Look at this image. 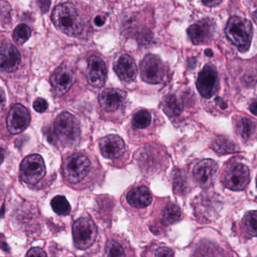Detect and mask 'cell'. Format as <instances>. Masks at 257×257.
Segmentation results:
<instances>
[{"label":"cell","mask_w":257,"mask_h":257,"mask_svg":"<svg viewBox=\"0 0 257 257\" xmlns=\"http://www.w3.org/2000/svg\"><path fill=\"white\" fill-rule=\"evenodd\" d=\"M51 20L56 28L69 36L79 35L84 28L82 18L69 3L59 5L53 11Z\"/></svg>","instance_id":"obj_1"},{"label":"cell","mask_w":257,"mask_h":257,"mask_svg":"<svg viewBox=\"0 0 257 257\" xmlns=\"http://www.w3.org/2000/svg\"><path fill=\"white\" fill-rule=\"evenodd\" d=\"M226 37L241 52L250 48L253 39V29L251 23L241 17H232L228 21L225 30Z\"/></svg>","instance_id":"obj_2"},{"label":"cell","mask_w":257,"mask_h":257,"mask_svg":"<svg viewBox=\"0 0 257 257\" xmlns=\"http://www.w3.org/2000/svg\"><path fill=\"white\" fill-rule=\"evenodd\" d=\"M54 133L63 146L72 148L79 142L81 136L79 123L69 113H61L54 122Z\"/></svg>","instance_id":"obj_3"},{"label":"cell","mask_w":257,"mask_h":257,"mask_svg":"<svg viewBox=\"0 0 257 257\" xmlns=\"http://www.w3.org/2000/svg\"><path fill=\"white\" fill-rule=\"evenodd\" d=\"M98 229L95 223L88 217H81L72 226L74 244L79 250H86L92 246L97 238Z\"/></svg>","instance_id":"obj_4"},{"label":"cell","mask_w":257,"mask_h":257,"mask_svg":"<svg viewBox=\"0 0 257 257\" xmlns=\"http://www.w3.org/2000/svg\"><path fill=\"white\" fill-rule=\"evenodd\" d=\"M91 162L83 154H74L66 159L63 166V173L66 181L70 184L81 182L89 173Z\"/></svg>","instance_id":"obj_5"},{"label":"cell","mask_w":257,"mask_h":257,"mask_svg":"<svg viewBox=\"0 0 257 257\" xmlns=\"http://www.w3.org/2000/svg\"><path fill=\"white\" fill-rule=\"evenodd\" d=\"M223 185L229 190L240 191L247 187L250 182V171L242 163L229 165L223 172Z\"/></svg>","instance_id":"obj_6"},{"label":"cell","mask_w":257,"mask_h":257,"mask_svg":"<svg viewBox=\"0 0 257 257\" xmlns=\"http://www.w3.org/2000/svg\"><path fill=\"white\" fill-rule=\"evenodd\" d=\"M45 173V163L39 154L27 156L21 163L20 174L23 181L27 184H36L43 178Z\"/></svg>","instance_id":"obj_7"},{"label":"cell","mask_w":257,"mask_h":257,"mask_svg":"<svg viewBox=\"0 0 257 257\" xmlns=\"http://www.w3.org/2000/svg\"><path fill=\"white\" fill-rule=\"evenodd\" d=\"M142 79L149 84H157L162 82L165 76V67L157 56L148 54L140 64Z\"/></svg>","instance_id":"obj_8"},{"label":"cell","mask_w":257,"mask_h":257,"mask_svg":"<svg viewBox=\"0 0 257 257\" xmlns=\"http://www.w3.org/2000/svg\"><path fill=\"white\" fill-rule=\"evenodd\" d=\"M219 86V75L214 65L208 63L205 66L198 77L196 87L201 96L206 99L212 97Z\"/></svg>","instance_id":"obj_9"},{"label":"cell","mask_w":257,"mask_h":257,"mask_svg":"<svg viewBox=\"0 0 257 257\" xmlns=\"http://www.w3.org/2000/svg\"><path fill=\"white\" fill-rule=\"evenodd\" d=\"M215 30L216 24L214 20L205 18L190 26L187 33L193 44L204 45L212 39Z\"/></svg>","instance_id":"obj_10"},{"label":"cell","mask_w":257,"mask_h":257,"mask_svg":"<svg viewBox=\"0 0 257 257\" xmlns=\"http://www.w3.org/2000/svg\"><path fill=\"white\" fill-rule=\"evenodd\" d=\"M218 171V166L214 160L207 159L201 160L193 169L195 181L201 187L207 188L214 182Z\"/></svg>","instance_id":"obj_11"},{"label":"cell","mask_w":257,"mask_h":257,"mask_svg":"<svg viewBox=\"0 0 257 257\" xmlns=\"http://www.w3.org/2000/svg\"><path fill=\"white\" fill-rule=\"evenodd\" d=\"M30 123V115L25 107L16 104L12 107L8 114L7 128L13 135L19 134L28 127Z\"/></svg>","instance_id":"obj_12"},{"label":"cell","mask_w":257,"mask_h":257,"mask_svg":"<svg viewBox=\"0 0 257 257\" xmlns=\"http://www.w3.org/2000/svg\"><path fill=\"white\" fill-rule=\"evenodd\" d=\"M75 81L73 71L66 66L59 67L51 77L53 90L57 96H63L70 89Z\"/></svg>","instance_id":"obj_13"},{"label":"cell","mask_w":257,"mask_h":257,"mask_svg":"<svg viewBox=\"0 0 257 257\" xmlns=\"http://www.w3.org/2000/svg\"><path fill=\"white\" fill-rule=\"evenodd\" d=\"M126 93L119 89L110 88L104 90L99 96L101 108L106 111H116L125 106Z\"/></svg>","instance_id":"obj_14"},{"label":"cell","mask_w":257,"mask_h":257,"mask_svg":"<svg viewBox=\"0 0 257 257\" xmlns=\"http://www.w3.org/2000/svg\"><path fill=\"white\" fill-rule=\"evenodd\" d=\"M107 69L104 60L98 56H92L89 60L87 78L89 84L95 87H101L105 84Z\"/></svg>","instance_id":"obj_15"},{"label":"cell","mask_w":257,"mask_h":257,"mask_svg":"<svg viewBox=\"0 0 257 257\" xmlns=\"http://www.w3.org/2000/svg\"><path fill=\"white\" fill-rule=\"evenodd\" d=\"M99 145L102 155L110 160L119 158L126 151L123 139L116 135H110L103 138L100 141Z\"/></svg>","instance_id":"obj_16"},{"label":"cell","mask_w":257,"mask_h":257,"mask_svg":"<svg viewBox=\"0 0 257 257\" xmlns=\"http://www.w3.org/2000/svg\"><path fill=\"white\" fill-rule=\"evenodd\" d=\"M116 75L122 81L131 82L135 79L137 75V68L134 60L128 55H122L114 64Z\"/></svg>","instance_id":"obj_17"},{"label":"cell","mask_w":257,"mask_h":257,"mask_svg":"<svg viewBox=\"0 0 257 257\" xmlns=\"http://www.w3.org/2000/svg\"><path fill=\"white\" fill-rule=\"evenodd\" d=\"M20 62L21 54L15 46L10 44L2 45L1 69L3 72H15L18 69Z\"/></svg>","instance_id":"obj_18"},{"label":"cell","mask_w":257,"mask_h":257,"mask_svg":"<svg viewBox=\"0 0 257 257\" xmlns=\"http://www.w3.org/2000/svg\"><path fill=\"white\" fill-rule=\"evenodd\" d=\"M152 195L147 187L144 186L131 189L126 196L127 202L135 208H146L152 202Z\"/></svg>","instance_id":"obj_19"},{"label":"cell","mask_w":257,"mask_h":257,"mask_svg":"<svg viewBox=\"0 0 257 257\" xmlns=\"http://www.w3.org/2000/svg\"><path fill=\"white\" fill-rule=\"evenodd\" d=\"M106 251L107 257H131L129 246L118 237H114L107 241Z\"/></svg>","instance_id":"obj_20"},{"label":"cell","mask_w":257,"mask_h":257,"mask_svg":"<svg viewBox=\"0 0 257 257\" xmlns=\"http://www.w3.org/2000/svg\"><path fill=\"white\" fill-rule=\"evenodd\" d=\"M162 108L164 113L169 117H178L182 113L184 105L178 96L169 94L164 97Z\"/></svg>","instance_id":"obj_21"},{"label":"cell","mask_w":257,"mask_h":257,"mask_svg":"<svg viewBox=\"0 0 257 257\" xmlns=\"http://www.w3.org/2000/svg\"><path fill=\"white\" fill-rule=\"evenodd\" d=\"M238 134L244 141H249L256 133V126L254 122L247 117H239L236 122Z\"/></svg>","instance_id":"obj_22"},{"label":"cell","mask_w":257,"mask_h":257,"mask_svg":"<svg viewBox=\"0 0 257 257\" xmlns=\"http://www.w3.org/2000/svg\"><path fill=\"white\" fill-rule=\"evenodd\" d=\"M182 217L181 208L175 204H168L164 207L161 214L162 223L166 226L174 224L179 221Z\"/></svg>","instance_id":"obj_23"},{"label":"cell","mask_w":257,"mask_h":257,"mask_svg":"<svg viewBox=\"0 0 257 257\" xmlns=\"http://www.w3.org/2000/svg\"><path fill=\"white\" fill-rule=\"evenodd\" d=\"M212 148L219 154H232L238 151L236 145L224 136H220L215 139L213 142Z\"/></svg>","instance_id":"obj_24"},{"label":"cell","mask_w":257,"mask_h":257,"mask_svg":"<svg viewBox=\"0 0 257 257\" xmlns=\"http://www.w3.org/2000/svg\"><path fill=\"white\" fill-rule=\"evenodd\" d=\"M173 187L175 193L184 195L188 192L189 182L187 175L183 170H176L173 174Z\"/></svg>","instance_id":"obj_25"},{"label":"cell","mask_w":257,"mask_h":257,"mask_svg":"<svg viewBox=\"0 0 257 257\" xmlns=\"http://www.w3.org/2000/svg\"><path fill=\"white\" fill-rule=\"evenodd\" d=\"M51 208L56 214L60 216L69 215L71 211V206L66 197L63 196H57L51 200Z\"/></svg>","instance_id":"obj_26"},{"label":"cell","mask_w":257,"mask_h":257,"mask_svg":"<svg viewBox=\"0 0 257 257\" xmlns=\"http://www.w3.org/2000/svg\"><path fill=\"white\" fill-rule=\"evenodd\" d=\"M152 121V116L147 110L137 111L132 119V126L134 130H142L148 127Z\"/></svg>","instance_id":"obj_27"},{"label":"cell","mask_w":257,"mask_h":257,"mask_svg":"<svg viewBox=\"0 0 257 257\" xmlns=\"http://www.w3.org/2000/svg\"><path fill=\"white\" fill-rule=\"evenodd\" d=\"M246 232L250 236H257V211L247 212L243 218Z\"/></svg>","instance_id":"obj_28"},{"label":"cell","mask_w":257,"mask_h":257,"mask_svg":"<svg viewBox=\"0 0 257 257\" xmlns=\"http://www.w3.org/2000/svg\"><path fill=\"white\" fill-rule=\"evenodd\" d=\"M31 36V30L28 26L20 24L15 28L13 33V38L18 45L25 43Z\"/></svg>","instance_id":"obj_29"},{"label":"cell","mask_w":257,"mask_h":257,"mask_svg":"<svg viewBox=\"0 0 257 257\" xmlns=\"http://www.w3.org/2000/svg\"><path fill=\"white\" fill-rule=\"evenodd\" d=\"M151 257H174V252L169 247L160 246L152 251Z\"/></svg>","instance_id":"obj_30"},{"label":"cell","mask_w":257,"mask_h":257,"mask_svg":"<svg viewBox=\"0 0 257 257\" xmlns=\"http://www.w3.org/2000/svg\"><path fill=\"white\" fill-rule=\"evenodd\" d=\"M33 108L36 110L37 112L42 113L46 111L48 108V103L46 101L42 98H38L34 103H33Z\"/></svg>","instance_id":"obj_31"},{"label":"cell","mask_w":257,"mask_h":257,"mask_svg":"<svg viewBox=\"0 0 257 257\" xmlns=\"http://www.w3.org/2000/svg\"><path fill=\"white\" fill-rule=\"evenodd\" d=\"M25 257H47L46 253L39 247H33L27 252Z\"/></svg>","instance_id":"obj_32"},{"label":"cell","mask_w":257,"mask_h":257,"mask_svg":"<svg viewBox=\"0 0 257 257\" xmlns=\"http://www.w3.org/2000/svg\"><path fill=\"white\" fill-rule=\"evenodd\" d=\"M204 5L208 7H215L221 3L222 0H202Z\"/></svg>","instance_id":"obj_33"},{"label":"cell","mask_w":257,"mask_h":257,"mask_svg":"<svg viewBox=\"0 0 257 257\" xmlns=\"http://www.w3.org/2000/svg\"><path fill=\"white\" fill-rule=\"evenodd\" d=\"M105 18H104V17H96L95 19V25L98 26V27H101V26L104 25V23H105Z\"/></svg>","instance_id":"obj_34"},{"label":"cell","mask_w":257,"mask_h":257,"mask_svg":"<svg viewBox=\"0 0 257 257\" xmlns=\"http://www.w3.org/2000/svg\"><path fill=\"white\" fill-rule=\"evenodd\" d=\"M250 110L252 114L257 116V100L252 102L250 105Z\"/></svg>","instance_id":"obj_35"},{"label":"cell","mask_w":257,"mask_h":257,"mask_svg":"<svg viewBox=\"0 0 257 257\" xmlns=\"http://www.w3.org/2000/svg\"><path fill=\"white\" fill-rule=\"evenodd\" d=\"M4 101H5V93L3 90H1V106L2 111L3 110V107H4Z\"/></svg>","instance_id":"obj_36"},{"label":"cell","mask_w":257,"mask_h":257,"mask_svg":"<svg viewBox=\"0 0 257 257\" xmlns=\"http://www.w3.org/2000/svg\"><path fill=\"white\" fill-rule=\"evenodd\" d=\"M205 53H206L207 55L209 56V57L213 56V52L211 51V50H206Z\"/></svg>","instance_id":"obj_37"},{"label":"cell","mask_w":257,"mask_h":257,"mask_svg":"<svg viewBox=\"0 0 257 257\" xmlns=\"http://www.w3.org/2000/svg\"><path fill=\"white\" fill-rule=\"evenodd\" d=\"M253 15H254L255 18H256L257 19V11H256V12H254V14H253Z\"/></svg>","instance_id":"obj_38"},{"label":"cell","mask_w":257,"mask_h":257,"mask_svg":"<svg viewBox=\"0 0 257 257\" xmlns=\"http://www.w3.org/2000/svg\"><path fill=\"white\" fill-rule=\"evenodd\" d=\"M256 187H257V179H256Z\"/></svg>","instance_id":"obj_39"}]
</instances>
